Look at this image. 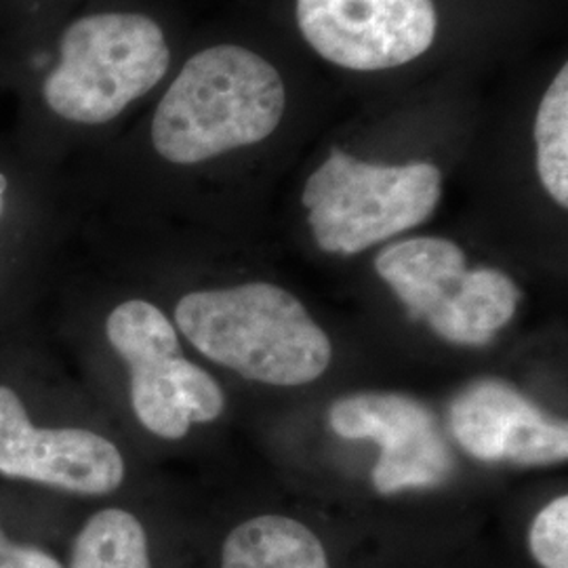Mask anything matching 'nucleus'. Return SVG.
Returning <instances> with one entry per match:
<instances>
[{
    "mask_svg": "<svg viewBox=\"0 0 568 568\" xmlns=\"http://www.w3.org/2000/svg\"><path fill=\"white\" fill-rule=\"evenodd\" d=\"M171 321L206 361L267 386L312 384L325 375L333 356L325 331L276 284L190 291Z\"/></svg>",
    "mask_w": 568,
    "mask_h": 568,
    "instance_id": "2",
    "label": "nucleus"
},
{
    "mask_svg": "<svg viewBox=\"0 0 568 568\" xmlns=\"http://www.w3.org/2000/svg\"><path fill=\"white\" fill-rule=\"evenodd\" d=\"M9 194H11V180L4 171H0V234H2V225L7 217V209H9ZM20 297L16 286L9 283V274L4 267V257H2V241H0V326L9 323L18 310L21 307Z\"/></svg>",
    "mask_w": 568,
    "mask_h": 568,
    "instance_id": "17",
    "label": "nucleus"
},
{
    "mask_svg": "<svg viewBox=\"0 0 568 568\" xmlns=\"http://www.w3.org/2000/svg\"><path fill=\"white\" fill-rule=\"evenodd\" d=\"M65 568H161L156 539L135 509L102 506L68 523Z\"/></svg>",
    "mask_w": 568,
    "mask_h": 568,
    "instance_id": "11",
    "label": "nucleus"
},
{
    "mask_svg": "<svg viewBox=\"0 0 568 568\" xmlns=\"http://www.w3.org/2000/svg\"><path fill=\"white\" fill-rule=\"evenodd\" d=\"M171 65L163 28L142 13H93L61 32L58 61L42 81L61 121L98 126L150 93Z\"/></svg>",
    "mask_w": 568,
    "mask_h": 568,
    "instance_id": "4",
    "label": "nucleus"
},
{
    "mask_svg": "<svg viewBox=\"0 0 568 568\" xmlns=\"http://www.w3.org/2000/svg\"><path fill=\"white\" fill-rule=\"evenodd\" d=\"M520 291L499 270H466L455 291L426 314L427 325L450 344L487 345L514 318Z\"/></svg>",
    "mask_w": 568,
    "mask_h": 568,
    "instance_id": "13",
    "label": "nucleus"
},
{
    "mask_svg": "<svg viewBox=\"0 0 568 568\" xmlns=\"http://www.w3.org/2000/svg\"><path fill=\"white\" fill-rule=\"evenodd\" d=\"M377 274L405 304L413 321H424L434 305L447 300L466 274L464 251L447 239H408L384 248L375 260Z\"/></svg>",
    "mask_w": 568,
    "mask_h": 568,
    "instance_id": "10",
    "label": "nucleus"
},
{
    "mask_svg": "<svg viewBox=\"0 0 568 568\" xmlns=\"http://www.w3.org/2000/svg\"><path fill=\"white\" fill-rule=\"evenodd\" d=\"M527 548L539 568H568V495L551 499L535 514Z\"/></svg>",
    "mask_w": 568,
    "mask_h": 568,
    "instance_id": "16",
    "label": "nucleus"
},
{
    "mask_svg": "<svg viewBox=\"0 0 568 568\" xmlns=\"http://www.w3.org/2000/svg\"><path fill=\"white\" fill-rule=\"evenodd\" d=\"M537 173L549 196L568 206V68L549 84L535 119Z\"/></svg>",
    "mask_w": 568,
    "mask_h": 568,
    "instance_id": "15",
    "label": "nucleus"
},
{
    "mask_svg": "<svg viewBox=\"0 0 568 568\" xmlns=\"http://www.w3.org/2000/svg\"><path fill=\"white\" fill-rule=\"evenodd\" d=\"M307 44L347 70H387L424 55L438 32L432 0H297Z\"/></svg>",
    "mask_w": 568,
    "mask_h": 568,
    "instance_id": "6",
    "label": "nucleus"
},
{
    "mask_svg": "<svg viewBox=\"0 0 568 568\" xmlns=\"http://www.w3.org/2000/svg\"><path fill=\"white\" fill-rule=\"evenodd\" d=\"M440 196L443 175L434 164H373L333 150L310 175L302 201L318 246L356 255L424 224Z\"/></svg>",
    "mask_w": 568,
    "mask_h": 568,
    "instance_id": "5",
    "label": "nucleus"
},
{
    "mask_svg": "<svg viewBox=\"0 0 568 568\" xmlns=\"http://www.w3.org/2000/svg\"><path fill=\"white\" fill-rule=\"evenodd\" d=\"M49 377L30 358H0V497L65 516V504L116 495L126 462L112 438L55 413Z\"/></svg>",
    "mask_w": 568,
    "mask_h": 568,
    "instance_id": "1",
    "label": "nucleus"
},
{
    "mask_svg": "<svg viewBox=\"0 0 568 568\" xmlns=\"http://www.w3.org/2000/svg\"><path fill=\"white\" fill-rule=\"evenodd\" d=\"M103 339L129 373L135 422L159 440H183L192 424L180 398V377L190 358L169 314L142 297L124 300L105 314Z\"/></svg>",
    "mask_w": 568,
    "mask_h": 568,
    "instance_id": "7",
    "label": "nucleus"
},
{
    "mask_svg": "<svg viewBox=\"0 0 568 568\" xmlns=\"http://www.w3.org/2000/svg\"><path fill=\"white\" fill-rule=\"evenodd\" d=\"M333 432L347 440H373L382 457L373 485L382 495L438 487L453 474V455L427 406L405 394H356L328 410Z\"/></svg>",
    "mask_w": 568,
    "mask_h": 568,
    "instance_id": "8",
    "label": "nucleus"
},
{
    "mask_svg": "<svg viewBox=\"0 0 568 568\" xmlns=\"http://www.w3.org/2000/svg\"><path fill=\"white\" fill-rule=\"evenodd\" d=\"M217 568H333V560L310 525L284 514H260L225 532Z\"/></svg>",
    "mask_w": 568,
    "mask_h": 568,
    "instance_id": "12",
    "label": "nucleus"
},
{
    "mask_svg": "<svg viewBox=\"0 0 568 568\" xmlns=\"http://www.w3.org/2000/svg\"><path fill=\"white\" fill-rule=\"evenodd\" d=\"M450 432L480 462L551 466L568 457L567 424L495 379L476 382L453 400Z\"/></svg>",
    "mask_w": 568,
    "mask_h": 568,
    "instance_id": "9",
    "label": "nucleus"
},
{
    "mask_svg": "<svg viewBox=\"0 0 568 568\" xmlns=\"http://www.w3.org/2000/svg\"><path fill=\"white\" fill-rule=\"evenodd\" d=\"M286 89L262 55L234 44L185 61L152 119V145L171 164H199L264 142L283 121Z\"/></svg>",
    "mask_w": 568,
    "mask_h": 568,
    "instance_id": "3",
    "label": "nucleus"
},
{
    "mask_svg": "<svg viewBox=\"0 0 568 568\" xmlns=\"http://www.w3.org/2000/svg\"><path fill=\"white\" fill-rule=\"evenodd\" d=\"M68 523L70 518L0 497V568H65Z\"/></svg>",
    "mask_w": 568,
    "mask_h": 568,
    "instance_id": "14",
    "label": "nucleus"
}]
</instances>
